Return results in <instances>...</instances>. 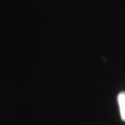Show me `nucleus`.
<instances>
[{"mask_svg":"<svg viewBox=\"0 0 125 125\" xmlns=\"http://www.w3.org/2000/svg\"><path fill=\"white\" fill-rule=\"evenodd\" d=\"M118 103L119 106L122 119L125 121V92H122L118 96Z\"/></svg>","mask_w":125,"mask_h":125,"instance_id":"f257e3e1","label":"nucleus"}]
</instances>
